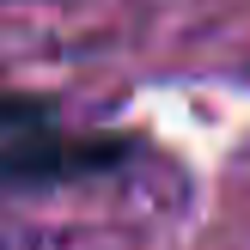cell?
<instances>
[{
    "mask_svg": "<svg viewBox=\"0 0 250 250\" xmlns=\"http://www.w3.org/2000/svg\"><path fill=\"white\" fill-rule=\"evenodd\" d=\"M128 159L122 134H92V141H67L43 122V128H24L0 146V189H43L61 177H92Z\"/></svg>",
    "mask_w": 250,
    "mask_h": 250,
    "instance_id": "obj_1",
    "label": "cell"
},
{
    "mask_svg": "<svg viewBox=\"0 0 250 250\" xmlns=\"http://www.w3.org/2000/svg\"><path fill=\"white\" fill-rule=\"evenodd\" d=\"M49 122V104H37V98H0V134H24V128H43Z\"/></svg>",
    "mask_w": 250,
    "mask_h": 250,
    "instance_id": "obj_2",
    "label": "cell"
}]
</instances>
